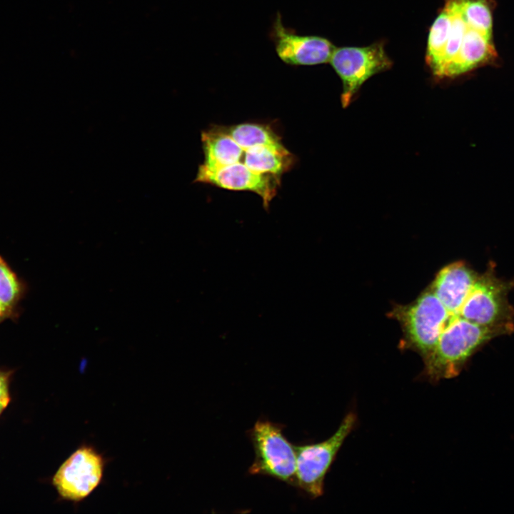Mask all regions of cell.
Here are the masks:
<instances>
[{
	"label": "cell",
	"mask_w": 514,
	"mask_h": 514,
	"mask_svg": "<svg viewBox=\"0 0 514 514\" xmlns=\"http://www.w3.org/2000/svg\"><path fill=\"white\" fill-rule=\"evenodd\" d=\"M28 291L27 283L0 255V305L16 321L20 316L19 304Z\"/></svg>",
	"instance_id": "cell-8"
},
{
	"label": "cell",
	"mask_w": 514,
	"mask_h": 514,
	"mask_svg": "<svg viewBox=\"0 0 514 514\" xmlns=\"http://www.w3.org/2000/svg\"><path fill=\"white\" fill-rule=\"evenodd\" d=\"M497 52L489 39L467 25L460 49L445 69L442 78H454L493 62Z\"/></svg>",
	"instance_id": "cell-7"
},
{
	"label": "cell",
	"mask_w": 514,
	"mask_h": 514,
	"mask_svg": "<svg viewBox=\"0 0 514 514\" xmlns=\"http://www.w3.org/2000/svg\"><path fill=\"white\" fill-rule=\"evenodd\" d=\"M11 372L0 369V400L10 399L9 383Z\"/></svg>",
	"instance_id": "cell-11"
},
{
	"label": "cell",
	"mask_w": 514,
	"mask_h": 514,
	"mask_svg": "<svg viewBox=\"0 0 514 514\" xmlns=\"http://www.w3.org/2000/svg\"><path fill=\"white\" fill-rule=\"evenodd\" d=\"M10 399L0 400V414L6 408L9 403Z\"/></svg>",
	"instance_id": "cell-13"
},
{
	"label": "cell",
	"mask_w": 514,
	"mask_h": 514,
	"mask_svg": "<svg viewBox=\"0 0 514 514\" xmlns=\"http://www.w3.org/2000/svg\"><path fill=\"white\" fill-rule=\"evenodd\" d=\"M357 423V415L348 413L336 431L328 439L317 443L295 445L297 456V483L311 498L321 497L324 480L338 451Z\"/></svg>",
	"instance_id": "cell-3"
},
{
	"label": "cell",
	"mask_w": 514,
	"mask_h": 514,
	"mask_svg": "<svg viewBox=\"0 0 514 514\" xmlns=\"http://www.w3.org/2000/svg\"><path fill=\"white\" fill-rule=\"evenodd\" d=\"M203 153L195 182L260 196L268 208L295 159L268 124L213 125L201 133Z\"/></svg>",
	"instance_id": "cell-1"
},
{
	"label": "cell",
	"mask_w": 514,
	"mask_h": 514,
	"mask_svg": "<svg viewBox=\"0 0 514 514\" xmlns=\"http://www.w3.org/2000/svg\"><path fill=\"white\" fill-rule=\"evenodd\" d=\"M451 17L444 6L430 27L426 53V62L434 74L438 69L448 40Z\"/></svg>",
	"instance_id": "cell-10"
},
{
	"label": "cell",
	"mask_w": 514,
	"mask_h": 514,
	"mask_svg": "<svg viewBox=\"0 0 514 514\" xmlns=\"http://www.w3.org/2000/svg\"><path fill=\"white\" fill-rule=\"evenodd\" d=\"M272 36L280 59L292 66H311L330 62L336 47L327 39L301 36L286 29L279 14L273 22Z\"/></svg>",
	"instance_id": "cell-6"
},
{
	"label": "cell",
	"mask_w": 514,
	"mask_h": 514,
	"mask_svg": "<svg viewBox=\"0 0 514 514\" xmlns=\"http://www.w3.org/2000/svg\"><path fill=\"white\" fill-rule=\"evenodd\" d=\"M107 462L94 445L84 443L60 465L52 484L63 500L79 503L102 483Z\"/></svg>",
	"instance_id": "cell-4"
},
{
	"label": "cell",
	"mask_w": 514,
	"mask_h": 514,
	"mask_svg": "<svg viewBox=\"0 0 514 514\" xmlns=\"http://www.w3.org/2000/svg\"><path fill=\"white\" fill-rule=\"evenodd\" d=\"M6 319H9V315L0 305V324Z\"/></svg>",
	"instance_id": "cell-12"
},
{
	"label": "cell",
	"mask_w": 514,
	"mask_h": 514,
	"mask_svg": "<svg viewBox=\"0 0 514 514\" xmlns=\"http://www.w3.org/2000/svg\"><path fill=\"white\" fill-rule=\"evenodd\" d=\"M248 435L255 453L248 473L269 476L296 487V448L283 435V426L268 420H258L248 431Z\"/></svg>",
	"instance_id": "cell-2"
},
{
	"label": "cell",
	"mask_w": 514,
	"mask_h": 514,
	"mask_svg": "<svg viewBox=\"0 0 514 514\" xmlns=\"http://www.w3.org/2000/svg\"><path fill=\"white\" fill-rule=\"evenodd\" d=\"M466 24L492 39L494 0H455Z\"/></svg>",
	"instance_id": "cell-9"
},
{
	"label": "cell",
	"mask_w": 514,
	"mask_h": 514,
	"mask_svg": "<svg viewBox=\"0 0 514 514\" xmlns=\"http://www.w3.org/2000/svg\"><path fill=\"white\" fill-rule=\"evenodd\" d=\"M330 63L342 81L341 99L344 108L349 106L366 80L393 64L380 43L364 47L336 48Z\"/></svg>",
	"instance_id": "cell-5"
}]
</instances>
